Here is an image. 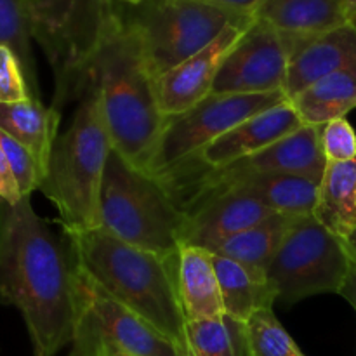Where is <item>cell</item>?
Here are the masks:
<instances>
[{
  "label": "cell",
  "mask_w": 356,
  "mask_h": 356,
  "mask_svg": "<svg viewBox=\"0 0 356 356\" xmlns=\"http://www.w3.org/2000/svg\"><path fill=\"white\" fill-rule=\"evenodd\" d=\"M289 59L287 35L254 17L249 30L222 61L212 94L284 92Z\"/></svg>",
  "instance_id": "11"
},
{
  "label": "cell",
  "mask_w": 356,
  "mask_h": 356,
  "mask_svg": "<svg viewBox=\"0 0 356 356\" xmlns=\"http://www.w3.org/2000/svg\"><path fill=\"white\" fill-rule=\"evenodd\" d=\"M322 148L327 162H348L356 159V132L348 118H336L322 125Z\"/></svg>",
  "instance_id": "28"
},
{
  "label": "cell",
  "mask_w": 356,
  "mask_h": 356,
  "mask_svg": "<svg viewBox=\"0 0 356 356\" xmlns=\"http://www.w3.org/2000/svg\"><path fill=\"white\" fill-rule=\"evenodd\" d=\"M0 198L6 202H10V204H16L21 198H24L21 195L19 186H17L16 177H14L13 169H10L9 160H7L2 145H0Z\"/></svg>",
  "instance_id": "30"
},
{
  "label": "cell",
  "mask_w": 356,
  "mask_h": 356,
  "mask_svg": "<svg viewBox=\"0 0 356 356\" xmlns=\"http://www.w3.org/2000/svg\"><path fill=\"white\" fill-rule=\"evenodd\" d=\"M289 44L291 59L284 92L292 101L325 76L356 63V23L312 37H289Z\"/></svg>",
  "instance_id": "13"
},
{
  "label": "cell",
  "mask_w": 356,
  "mask_h": 356,
  "mask_svg": "<svg viewBox=\"0 0 356 356\" xmlns=\"http://www.w3.org/2000/svg\"><path fill=\"white\" fill-rule=\"evenodd\" d=\"M355 0H263L254 17L289 37H312L356 23Z\"/></svg>",
  "instance_id": "17"
},
{
  "label": "cell",
  "mask_w": 356,
  "mask_h": 356,
  "mask_svg": "<svg viewBox=\"0 0 356 356\" xmlns=\"http://www.w3.org/2000/svg\"><path fill=\"white\" fill-rule=\"evenodd\" d=\"M313 218L346 242L356 229V159L327 162Z\"/></svg>",
  "instance_id": "21"
},
{
  "label": "cell",
  "mask_w": 356,
  "mask_h": 356,
  "mask_svg": "<svg viewBox=\"0 0 356 356\" xmlns=\"http://www.w3.org/2000/svg\"><path fill=\"white\" fill-rule=\"evenodd\" d=\"M252 19L254 16H250L228 24L207 47L155 80L156 96L165 118L184 113L211 96L222 61L245 35Z\"/></svg>",
  "instance_id": "12"
},
{
  "label": "cell",
  "mask_w": 356,
  "mask_h": 356,
  "mask_svg": "<svg viewBox=\"0 0 356 356\" xmlns=\"http://www.w3.org/2000/svg\"><path fill=\"white\" fill-rule=\"evenodd\" d=\"M302 125L305 122L299 117L292 101H285L247 118L245 122L207 146L195 159L211 169H221L263 152L264 148L275 145Z\"/></svg>",
  "instance_id": "15"
},
{
  "label": "cell",
  "mask_w": 356,
  "mask_h": 356,
  "mask_svg": "<svg viewBox=\"0 0 356 356\" xmlns=\"http://www.w3.org/2000/svg\"><path fill=\"white\" fill-rule=\"evenodd\" d=\"M118 356H129V355H118Z\"/></svg>",
  "instance_id": "36"
},
{
  "label": "cell",
  "mask_w": 356,
  "mask_h": 356,
  "mask_svg": "<svg viewBox=\"0 0 356 356\" xmlns=\"http://www.w3.org/2000/svg\"><path fill=\"white\" fill-rule=\"evenodd\" d=\"M271 214H275L271 209L242 191L216 193L186 212L183 245H197L212 252L225 240L245 232Z\"/></svg>",
  "instance_id": "14"
},
{
  "label": "cell",
  "mask_w": 356,
  "mask_h": 356,
  "mask_svg": "<svg viewBox=\"0 0 356 356\" xmlns=\"http://www.w3.org/2000/svg\"><path fill=\"white\" fill-rule=\"evenodd\" d=\"M302 218V216H301ZM298 216L271 214L263 221L256 222L245 232L225 240L221 245L216 247L212 254L229 257L247 266L257 268L268 273L271 261L277 256L278 249L284 243L289 229L296 222Z\"/></svg>",
  "instance_id": "23"
},
{
  "label": "cell",
  "mask_w": 356,
  "mask_h": 356,
  "mask_svg": "<svg viewBox=\"0 0 356 356\" xmlns=\"http://www.w3.org/2000/svg\"><path fill=\"white\" fill-rule=\"evenodd\" d=\"M75 266L110 298L172 339L183 350L184 316L176 284V257L156 256L101 228L63 232Z\"/></svg>",
  "instance_id": "3"
},
{
  "label": "cell",
  "mask_w": 356,
  "mask_h": 356,
  "mask_svg": "<svg viewBox=\"0 0 356 356\" xmlns=\"http://www.w3.org/2000/svg\"><path fill=\"white\" fill-rule=\"evenodd\" d=\"M89 83L101 97L113 148L129 162L148 170L167 118L138 37L118 6L89 63Z\"/></svg>",
  "instance_id": "2"
},
{
  "label": "cell",
  "mask_w": 356,
  "mask_h": 356,
  "mask_svg": "<svg viewBox=\"0 0 356 356\" xmlns=\"http://www.w3.org/2000/svg\"><path fill=\"white\" fill-rule=\"evenodd\" d=\"M188 216L165 184L111 149L99 198V228L138 249L170 259L183 245Z\"/></svg>",
  "instance_id": "5"
},
{
  "label": "cell",
  "mask_w": 356,
  "mask_h": 356,
  "mask_svg": "<svg viewBox=\"0 0 356 356\" xmlns=\"http://www.w3.org/2000/svg\"><path fill=\"white\" fill-rule=\"evenodd\" d=\"M214 266L225 315L229 318L245 323L254 313L277 305V292L266 271L218 254H214Z\"/></svg>",
  "instance_id": "20"
},
{
  "label": "cell",
  "mask_w": 356,
  "mask_h": 356,
  "mask_svg": "<svg viewBox=\"0 0 356 356\" xmlns=\"http://www.w3.org/2000/svg\"><path fill=\"white\" fill-rule=\"evenodd\" d=\"M113 149L97 90L87 86L70 127L58 136L40 191L56 205L63 232L99 228V198Z\"/></svg>",
  "instance_id": "4"
},
{
  "label": "cell",
  "mask_w": 356,
  "mask_h": 356,
  "mask_svg": "<svg viewBox=\"0 0 356 356\" xmlns=\"http://www.w3.org/2000/svg\"><path fill=\"white\" fill-rule=\"evenodd\" d=\"M351 268L346 242L313 216L296 219L268 268L277 302L292 306L318 294H341Z\"/></svg>",
  "instance_id": "9"
},
{
  "label": "cell",
  "mask_w": 356,
  "mask_h": 356,
  "mask_svg": "<svg viewBox=\"0 0 356 356\" xmlns=\"http://www.w3.org/2000/svg\"><path fill=\"white\" fill-rule=\"evenodd\" d=\"M117 2L125 3V6H131V7H138V6H141L145 0H117Z\"/></svg>",
  "instance_id": "34"
},
{
  "label": "cell",
  "mask_w": 356,
  "mask_h": 356,
  "mask_svg": "<svg viewBox=\"0 0 356 356\" xmlns=\"http://www.w3.org/2000/svg\"><path fill=\"white\" fill-rule=\"evenodd\" d=\"M73 291L75 327L70 356H184L172 339L110 298L76 266Z\"/></svg>",
  "instance_id": "8"
},
{
  "label": "cell",
  "mask_w": 356,
  "mask_h": 356,
  "mask_svg": "<svg viewBox=\"0 0 356 356\" xmlns=\"http://www.w3.org/2000/svg\"><path fill=\"white\" fill-rule=\"evenodd\" d=\"M204 2H211L235 14H242V16H254L263 0H204Z\"/></svg>",
  "instance_id": "31"
},
{
  "label": "cell",
  "mask_w": 356,
  "mask_h": 356,
  "mask_svg": "<svg viewBox=\"0 0 356 356\" xmlns=\"http://www.w3.org/2000/svg\"><path fill=\"white\" fill-rule=\"evenodd\" d=\"M73 275L68 240L33 211L30 197L0 198V306L21 313L33 356H56L72 344Z\"/></svg>",
  "instance_id": "1"
},
{
  "label": "cell",
  "mask_w": 356,
  "mask_h": 356,
  "mask_svg": "<svg viewBox=\"0 0 356 356\" xmlns=\"http://www.w3.org/2000/svg\"><path fill=\"white\" fill-rule=\"evenodd\" d=\"M31 97L16 54L0 44V103H16Z\"/></svg>",
  "instance_id": "29"
},
{
  "label": "cell",
  "mask_w": 356,
  "mask_h": 356,
  "mask_svg": "<svg viewBox=\"0 0 356 356\" xmlns=\"http://www.w3.org/2000/svg\"><path fill=\"white\" fill-rule=\"evenodd\" d=\"M353 16H355V21H356V0L353 2Z\"/></svg>",
  "instance_id": "35"
},
{
  "label": "cell",
  "mask_w": 356,
  "mask_h": 356,
  "mask_svg": "<svg viewBox=\"0 0 356 356\" xmlns=\"http://www.w3.org/2000/svg\"><path fill=\"white\" fill-rule=\"evenodd\" d=\"M0 145L6 152L7 160H9V165L13 169L14 177H16L21 195L31 197L35 190H40V184L44 181V174H42L37 160L21 143H17L16 139H13L2 131H0Z\"/></svg>",
  "instance_id": "27"
},
{
  "label": "cell",
  "mask_w": 356,
  "mask_h": 356,
  "mask_svg": "<svg viewBox=\"0 0 356 356\" xmlns=\"http://www.w3.org/2000/svg\"><path fill=\"white\" fill-rule=\"evenodd\" d=\"M31 40L35 38L28 0H0V44L16 54L31 97L40 99Z\"/></svg>",
  "instance_id": "25"
},
{
  "label": "cell",
  "mask_w": 356,
  "mask_h": 356,
  "mask_svg": "<svg viewBox=\"0 0 356 356\" xmlns=\"http://www.w3.org/2000/svg\"><path fill=\"white\" fill-rule=\"evenodd\" d=\"M292 104L306 125H322L346 118L356 108V63L325 76L299 94Z\"/></svg>",
  "instance_id": "22"
},
{
  "label": "cell",
  "mask_w": 356,
  "mask_h": 356,
  "mask_svg": "<svg viewBox=\"0 0 356 356\" xmlns=\"http://www.w3.org/2000/svg\"><path fill=\"white\" fill-rule=\"evenodd\" d=\"M127 16L153 79L176 68L222 33L242 14L204 0H145Z\"/></svg>",
  "instance_id": "7"
},
{
  "label": "cell",
  "mask_w": 356,
  "mask_h": 356,
  "mask_svg": "<svg viewBox=\"0 0 356 356\" xmlns=\"http://www.w3.org/2000/svg\"><path fill=\"white\" fill-rule=\"evenodd\" d=\"M318 184L320 181L313 177L296 176V174H249V176L225 181L205 190L188 205L184 214L204 198L235 190L250 195L277 214L298 216V218L313 216Z\"/></svg>",
  "instance_id": "16"
},
{
  "label": "cell",
  "mask_w": 356,
  "mask_h": 356,
  "mask_svg": "<svg viewBox=\"0 0 356 356\" xmlns=\"http://www.w3.org/2000/svg\"><path fill=\"white\" fill-rule=\"evenodd\" d=\"M348 302L351 305V308L356 312V261L351 257V268H350V275H348V280L344 284L343 291L341 294Z\"/></svg>",
  "instance_id": "32"
},
{
  "label": "cell",
  "mask_w": 356,
  "mask_h": 356,
  "mask_svg": "<svg viewBox=\"0 0 356 356\" xmlns=\"http://www.w3.org/2000/svg\"><path fill=\"white\" fill-rule=\"evenodd\" d=\"M38 42L54 73V106L61 110L87 89V68L117 0H28Z\"/></svg>",
  "instance_id": "6"
},
{
  "label": "cell",
  "mask_w": 356,
  "mask_h": 356,
  "mask_svg": "<svg viewBox=\"0 0 356 356\" xmlns=\"http://www.w3.org/2000/svg\"><path fill=\"white\" fill-rule=\"evenodd\" d=\"M176 284L186 320L225 315L214 254L197 245H181L176 257Z\"/></svg>",
  "instance_id": "18"
},
{
  "label": "cell",
  "mask_w": 356,
  "mask_h": 356,
  "mask_svg": "<svg viewBox=\"0 0 356 356\" xmlns=\"http://www.w3.org/2000/svg\"><path fill=\"white\" fill-rule=\"evenodd\" d=\"M247 356H306L275 316L273 308L254 313L245 322Z\"/></svg>",
  "instance_id": "26"
},
{
  "label": "cell",
  "mask_w": 356,
  "mask_h": 356,
  "mask_svg": "<svg viewBox=\"0 0 356 356\" xmlns=\"http://www.w3.org/2000/svg\"><path fill=\"white\" fill-rule=\"evenodd\" d=\"M346 247H348V250H350L351 257H353V259L356 261V229H355L353 233H351L350 236H348Z\"/></svg>",
  "instance_id": "33"
},
{
  "label": "cell",
  "mask_w": 356,
  "mask_h": 356,
  "mask_svg": "<svg viewBox=\"0 0 356 356\" xmlns=\"http://www.w3.org/2000/svg\"><path fill=\"white\" fill-rule=\"evenodd\" d=\"M285 101L289 99L284 92L211 94L184 113L167 118L148 170L160 176L177 163L195 159L247 118Z\"/></svg>",
  "instance_id": "10"
},
{
  "label": "cell",
  "mask_w": 356,
  "mask_h": 356,
  "mask_svg": "<svg viewBox=\"0 0 356 356\" xmlns=\"http://www.w3.org/2000/svg\"><path fill=\"white\" fill-rule=\"evenodd\" d=\"M59 122L61 113L35 97L16 103H0V131L21 143L33 155L44 177L59 136Z\"/></svg>",
  "instance_id": "19"
},
{
  "label": "cell",
  "mask_w": 356,
  "mask_h": 356,
  "mask_svg": "<svg viewBox=\"0 0 356 356\" xmlns=\"http://www.w3.org/2000/svg\"><path fill=\"white\" fill-rule=\"evenodd\" d=\"M183 353L184 356H247L245 323L228 315L188 320Z\"/></svg>",
  "instance_id": "24"
}]
</instances>
